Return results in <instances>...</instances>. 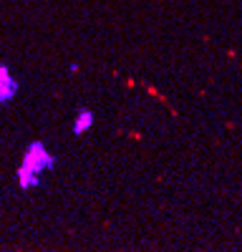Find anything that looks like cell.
<instances>
[{
	"label": "cell",
	"mask_w": 242,
	"mask_h": 252,
	"mask_svg": "<svg viewBox=\"0 0 242 252\" xmlns=\"http://www.w3.org/2000/svg\"><path fill=\"white\" fill-rule=\"evenodd\" d=\"M91 126V111H84V114H78V119H76V126H73V131L76 134H81V131H86Z\"/></svg>",
	"instance_id": "obj_1"
}]
</instances>
